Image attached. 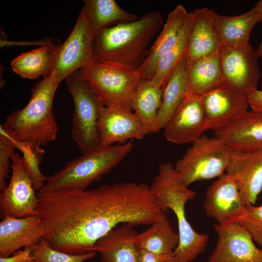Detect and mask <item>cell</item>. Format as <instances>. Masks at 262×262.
I'll list each match as a JSON object with an SVG mask.
<instances>
[{"label":"cell","instance_id":"obj_30","mask_svg":"<svg viewBox=\"0 0 262 262\" xmlns=\"http://www.w3.org/2000/svg\"><path fill=\"white\" fill-rule=\"evenodd\" d=\"M57 47L51 44L23 53L11 62V68L24 78L34 79L41 75L45 78Z\"/></svg>","mask_w":262,"mask_h":262},{"label":"cell","instance_id":"obj_33","mask_svg":"<svg viewBox=\"0 0 262 262\" xmlns=\"http://www.w3.org/2000/svg\"><path fill=\"white\" fill-rule=\"evenodd\" d=\"M237 223L248 231L254 242L262 247V205L246 206L243 217Z\"/></svg>","mask_w":262,"mask_h":262},{"label":"cell","instance_id":"obj_3","mask_svg":"<svg viewBox=\"0 0 262 262\" xmlns=\"http://www.w3.org/2000/svg\"><path fill=\"white\" fill-rule=\"evenodd\" d=\"M60 82L54 77L44 78L32 88L27 104L8 115L0 129L16 143L40 147L55 140L58 127L52 105Z\"/></svg>","mask_w":262,"mask_h":262},{"label":"cell","instance_id":"obj_40","mask_svg":"<svg viewBox=\"0 0 262 262\" xmlns=\"http://www.w3.org/2000/svg\"><path fill=\"white\" fill-rule=\"evenodd\" d=\"M20 262H33V257L32 256L31 258L28 259H27V260H23Z\"/></svg>","mask_w":262,"mask_h":262},{"label":"cell","instance_id":"obj_38","mask_svg":"<svg viewBox=\"0 0 262 262\" xmlns=\"http://www.w3.org/2000/svg\"><path fill=\"white\" fill-rule=\"evenodd\" d=\"M262 22V19L261 21ZM256 53L259 57H262V40L260 43L257 49L256 50Z\"/></svg>","mask_w":262,"mask_h":262},{"label":"cell","instance_id":"obj_21","mask_svg":"<svg viewBox=\"0 0 262 262\" xmlns=\"http://www.w3.org/2000/svg\"><path fill=\"white\" fill-rule=\"evenodd\" d=\"M134 227L121 224L97 242L92 251L100 254V262H139V233Z\"/></svg>","mask_w":262,"mask_h":262},{"label":"cell","instance_id":"obj_15","mask_svg":"<svg viewBox=\"0 0 262 262\" xmlns=\"http://www.w3.org/2000/svg\"><path fill=\"white\" fill-rule=\"evenodd\" d=\"M164 129L166 139L176 144L193 143L199 138L207 130L201 97L186 94Z\"/></svg>","mask_w":262,"mask_h":262},{"label":"cell","instance_id":"obj_39","mask_svg":"<svg viewBox=\"0 0 262 262\" xmlns=\"http://www.w3.org/2000/svg\"><path fill=\"white\" fill-rule=\"evenodd\" d=\"M254 8L259 12L262 13V0L258 1Z\"/></svg>","mask_w":262,"mask_h":262},{"label":"cell","instance_id":"obj_34","mask_svg":"<svg viewBox=\"0 0 262 262\" xmlns=\"http://www.w3.org/2000/svg\"><path fill=\"white\" fill-rule=\"evenodd\" d=\"M15 141L0 129V189L2 191L7 187L5 179L9 173V159L15 152Z\"/></svg>","mask_w":262,"mask_h":262},{"label":"cell","instance_id":"obj_5","mask_svg":"<svg viewBox=\"0 0 262 262\" xmlns=\"http://www.w3.org/2000/svg\"><path fill=\"white\" fill-rule=\"evenodd\" d=\"M132 140L123 144L100 145L66 163L39 192L85 190L117 166L131 151Z\"/></svg>","mask_w":262,"mask_h":262},{"label":"cell","instance_id":"obj_19","mask_svg":"<svg viewBox=\"0 0 262 262\" xmlns=\"http://www.w3.org/2000/svg\"><path fill=\"white\" fill-rule=\"evenodd\" d=\"M44 234L43 224L36 215L4 216L0 222V257L9 256L23 247H33Z\"/></svg>","mask_w":262,"mask_h":262},{"label":"cell","instance_id":"obj_9","mask_svg":"<svg viewBox=\"0 0 262 262\" xmlns=\"http://www.w3.org/2000/svg\"><path fill=\"white\" fill-rule=\"evenodd\" d=\"M94 36L82 6L70 35L58 46L45 78L54 77L61 82L73 72L97 61L93 51Z\"/></svg>","mask_w":262,"mask_h":262},{"label":"cell","instance_id":"obj_37","mask_svg":"<svg viewBox=\"0 0 262 262\" xmlns=\"http://www.w3.org/2000/svg\"><path fill=\"white\" fill-rule=\"evenodd\" d=\"M248 105L252 110L262 113V91L257 89L248 97Z\"/></svg>","mask_w":262,"mask_h":262},{"label":"cell","instance_id":"obj_16","mask_svg":"<svg viewBox=\"0 0 262 262\" xmlns=\"http://www.w3.org/2000/svg\"><path fill=\"white\" fill-rule=\"evenodd\" d=\"M226 171L236 182L245 205H254L262 191V150L246 152L231 149Z\"/></svg>","mask_w":262,"mask_h":262},{"label":"cell","instance_id":"obj_2","mask_svg":"<svg viewBox=\"0 0 262 262\" xmlns=\"http://www.w3.org/2000/svg\"><path fill=\"white\" fill-rule=\"evenodd\" d=\"M163 22L162 14L155 10L145 13L135 21L98 31L93 41L97 61L116 62L138 69L149 53V43Z\"/></svg>","mask_w":262,"mask_h":262},{"label":"cell","instance_id":"obj_24","mask_svg":"<svg viewBox=\"0 0 262 262\" xmlns=\"http://www.w3.org/2000/svg\"><path fill=\"white\" fill-rule=\"evenodd\" d=\"M187 65L186 94L201 96L223 82L219 53Z\"/></svg>","mask_w":262,"mask_h":262},{"label":"cell","instance_id":"obj_4","mask_svg":"<svg viewBox=\"0 0 262 262\" xmlns=\"http://www.w3.org/2000/svg\"><path fill=\"white\" fill-rule=\"evenodd\" d=\"M150 190L163 209L171 210L177 219L180 241L174 251L175 262H191L205 251L209 235L196 231L187 219L186 203L196 193L183 183L170 162L160 164Z\"/></svg>","mask_w":262,"mask_h":262},{"label":"cell","instance_id":"obj_31","mask_svg":"<svg viewBox=\"0 0 262 262\" xmlns=\"http://www.w3.org/2000/svg\"><path fill=\"white\" fill-rule=\"evenodd\" d=\"M97 252L90 251L79 255L66 253L52 248L43 238L33 246V262H84L92 259Z\"/></svg>","mask_w":262,"mask_h":262},{"label":"cell","instance_id":"obj_32","mask_svg":"<svg viewBox=\"0 0 262 262\" xmlns=\"http://www.w3.org/2000/svg\"><path fill=\"white\" fill-rule=\"evenodd\" d=\"M16 148L23 153V164L31 177L34 189L39 190L48 179L41 173L39 167L45 151L40 147L30 144L16 143Z\"/></svg>","mask_w":262,"mask_h":262},{"label":"cell","instance_id":"obj_36","mask_svg":"<svg viewBox=\"0 0 262 262\" xmlns=\"http://www.w3.org/2000/svg\"><path fill=\"white\" fill-rule=\"evenodd\" d=\"M33 247H26L22 250H17L12 256L0 257V262H20L32 257Z\"/></svg>","mask_w":262,"mask_h":262},{"label":"cell","instance_id":"obj_13","mask_svg":"<svg viewBox=\"0 0 262 262\" xmlns=\"http://www.w3.org/2000/svg\"><path fill=\"white\" fill-rule=\"evenodd\" d=\"M200 97L207 130H218L247 110L248 97L224 82Z\"/></svg>","mask_w":262,"mask_h":262},{"label":"cell","instance_id":"obj_11","mask_svg":"<svg viewBox=\"0 0 262 262\" xmlns=\"http://www.w3.org/2000/svg\"><path fill=\"white\" fill-rule=\"evenodd\" d=\"M10 183L0 194V207L4 216L21 218L36 215L38 197L32 181L17 152L11 156Z\"/></svg>","mask_w":262,"mask_h":262},{"label":"cell","instance_id":"obj_20","mask_svg":"<svg viewBox=\"0 0 262 262\" xmlns=\"http://www.w3.org/2000/svg\"><path fill=\"white\" fill-rule=\"evenodd\" d=\"M212 11L202 8L193 12L194 19L185 58L187 64L220 52L222 46L212 17Z\"/></svg>","mask_w":262,"mask_h":262},{"label":"cell","instance_id":"obj_23","mask_svg":"<svg viewBox=\"0 0 262 262\" xmlns=\"http://www.w3.org/2000/svg\"><path fill=\"white\" fill-rule=\"evenodd\" d=\"M212 17L222 47H239L249 44L251 31L262 19V13L253 7L242 15L227 16L213 10Z\"/></svg>","mask_w":262,"mask_h":262},{"label":"cell","instance_id":"obj_7","mask_svg":"<svg viewBox=\"0 0 262 262\" xmlns=\"http://www.w3.org/2000/svg\"><path fill=\"white\" fill-rule=\"evenodd\" d=\"M65 80L74 105L71 135L84 153L101 145L98 123L103 105L80 70Z\"/></svg>","mask_w":262,"mask_h":262},{"label":"cell","instance_id":"obj_18","mask_svg":"<svg viewBox=\"0 0 262 262\" xmlns=\"http://www.w3.org/2000/svg\"><path fill=\"white\" fill-rule=\"evenodd\" d=\"M214 131L231 149L246 152L262 150V113L246 111Z\"/></svg>","mask_w":262,"mask_h":262},{"label":"cell","instance_id":"obj_1","mask_svg":"<svg viewBox=\"0 0 262 262\" xmlns=\"http://www.w3.org/2000/svg\"><path fill=\"white\" fill-rule=\"evenodd\" d=\"M36 215L43 238L53 248L73 255L92 251L97 242L116 226H135L140 218L137 198L119 182L85 190L38 192Z\"/></svg>","mask_w":262,"mask_h":262},{"label":"cell","instance_id":"obj_27","mask_svg":"<svg viewBox=\"0 0 262 262\" xmlns=\"http://www.w3.org/2000/svg\"><path fill=\"white\" fill-rule=\"evenodd\" d=\"M179 241L178 232L173 230L166 215L157 219L149 228L139 233L136 242L139 250L164 255L174 252Z\"/></svg>","mask_w":262,"mask_h":262},{"label":"cell","instance_id":"obj_28","mask_svg":"<svg viewBox=\"0 0 262 262\" xmlns=\"http://www.w3.org/2000/svg\"><path fill=\"white\" fill-rule=\"evenodd\" d=\"M84 8L94 34L114 24L135 21L137 15L123 9L114 0H85Z\"/></svg>","mask_w":262,"mask_h":262},{"label":"cell","instance_id":"obj_35","mask_svg":"<svg viewBox=\"0 0 262 262\" xmlns=\"http://www.w3.org/2000/svg\"><path fill=\"white\" fill-rule=\"evenodd\" d=\"M139 262H175L174 252L164 255L156 254L139 250Z\"/></svg>","mask_w":262,"mask_h":262},{"label":"cell","instance_id":"obj_10","mask_svg":"<svg viewBox=\"0 0 262 262\" xmlns=\"http://www.w3.org/2000/svg\"><path fill=\"white\" fill-rule=\"evenodd\" d=\"M219 57L223 82L248 97L257 89L261 75L259 57L250 44L221 47Z\"/></svg>","mask_w":262,"mask_h":262},{"label":"cell","instance_id":"obj_12","mask_svg":"<svg viewBox=\"0 0 262 262\" xmlns=\"http://www.w3.org/2000/svg\"><path fill=\"white\" fill-rule=\"evenodd\" d=\"M213 226L218 238L208 262H262V250L238 223Z\"/></svg>","mask_w":262,"mask_h":262},{"label":"cell","instance_id":"obj_26","mask_svg":"<svg viewBox=\"0 0 262 262\" xmlns=\"http://www.w3.org/2000/svg\"><path fill=\"white\" fill-rule=\"evenodd\" d=\"M187 63L183 60L163 88L161 106L158 110L155 132L164 129L185 98L187 91Z\"/></svg>","mask_w":262,"mask_h":262},{"label":"cell","instance_id":"obj_8","mask_svg":"<svg viewBox=\"0 0 262 262\" xmlns=\"http://www.w3.org/2000/svg\"><path fill=\"white\" fill-rule=\"evenodd\" d=\"M231 149L216 136L202 135L174 166L183 184L218 178L226 171Z\"/></svg>","mask_w":262,"mask_h":262},{"label":"cell","instance_id":"obj_22","mask_svg":"<svg viewBox=\"0 0 262 262\" xmlns=\"http://www.w3.org/2000/svg\"><path fill=\"white\" fill-rule=\"evenodd\" d=\"M188 13L182 5H177L169 13L165 23L144 62L137 69L143 80L153 78L160 59L177 43Z\"/></svg>","mask_w":262,"mask_h":262},{"label":"cell","instance_id":"obj_25","mask_svg":"<svg viewBox=\"0 0 262 262\" xmlns=\"http://www.w3.org/2000/svg\"><path fill=\"white\" fill-rule=\"evenodd\" d=\"M163 89L151 80H143L132 98L131 107L141 122L146 134L155 133L158 110Z\"/></svg>","mask_w":262,"mask_h":262},{"label":"cell","instance_id":"obj_6","mask_svg":"<svg viewBox=\"0 0 262 262\" xmlns=\"http://www.w3.org/2000/svg\"><path fill=\"white\" fill-rule=\"evenodd\" d=\"M80 70L103 106L132 110L133 95L143 81L137 69L119 63L96 61Z\"/></svg>","mask_w":262,"mask_h":262},{"label":"cell","instance_id":"obj_14","mask_svg":"<svg viewBox=\"0 0 262 262\" xmlns=\"http://www.w3.org/2000/svg\"><path fill=\"white\" fill-rule=\"evenodd\" d=\"M203 206L208 216L225 225L238 222L246 206L235 181L224 173L207 188Z\"/></svg>","mask_w":262,"mask_h":262},{"label":"cell","instance_id":"obj_17","mask_svg":"<svg viewBox=\"0 0 262 262\" xmlns=\"http://www.w3.org/2000/svg\"><path fill=\"white\" fill-rule=\"evenodd\" d=\"M98 127L101 145L123 144L133 139H142L146 135L139 118L128 108L102 106Z\"/></svg>","mask_w":262,"mask_h":262},{"label":"cell","instance_id":"obj_29","mask_svg":"<svg viewBox=\"0 0 262 262\" xmlns=\"http://www.w3.org/2000/svg\"><path fill=\"white\" fill-rule=\"evenodd\" d=\"M193 19V12L188 13L177 43L157 63L154 76L150 80L163 89L177 67L185 59Z\"/></svg>","mask_w":262,"mask_h":262}]
</instances>
